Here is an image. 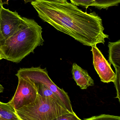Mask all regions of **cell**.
I'll return each instance as SVG.
<instances>
[{"mask_svg":"<svg viewBox=\"0 0 120 120\" xmlns=\"http://www.w3.org/2000/svg\"><path fill=\"white\" fill-rule=\"evenodd\" d=\"M81 120L76 114L69 113L62 115L57 118L56 120Z\"/></svg>","mask_w":120,"mask_h":120,"instance_id":"obj_15","label":"cell"},{"mask_svg":"<svg viewBox=\"0 0 120 120\" xmlns=\"http://www.w3.org/2000/svg\"><path fill=\"white\" fill-rule=\"evenodd\" d=\"M19 30L1 46L4 59L19 63L38 46L43 45L41 26L35 20L23 17Z\"/></svg>","mask_w":120,"mask_h":120,"instance_id":"obj_2","label":"cell"},{"mask_svg":"<svg viewBox=\"0 0 120 120\" xmlns=\"http://www.w3.org/2000/svg\"><path fill=\"white\" fill-rule=\"evenodd\" d=\"M43 1L48 2H53L59 3H67L68 2L67 0H42Z\"/></svg>","mask_w":120,"mask_h":120,"instance_id":"obj_18","label":"cell"},{"mask_svg":"<svg viewBox=\"0 0 120 120\" xmlns=\"http://www.w3.org/2000/svg\"><path fill=\"white\" fill-rule=\"evenodd\" d=\"M18 85L12 99L8 102L15 110L33 103L38 94V88L33 82L27 78L19 76Z\"/></svg>","mask_w":120,"mask_h":120,"instance_id":"obj_5","label":"cell"},{"mask_svg":"<svg viewBox=\"0 0 120 120\" xmlns=\"http://www.w3.org/2000/svg\"><path fill=\"white\" fill-rule=\"evenodd\" d=\"M15 111L19 120H56L62 115L71 113L66 107L38 93L34 102Z\"/></svg>","mask_w":120,"mask_h":120,"instance_id":"obj_3","label":"cell"},{"mask_svg":"<svg viewBox=\"0 0 120 120\" xmlns=\"http://www.w3.org/2000/svg\"><path fill=\"white\" fill-rule=\"evenodd\" d=\"M3 59H4V55H3L2 51L1 46L0 45V60H1Z\"/></svg>","mask_w":120,"mask_h":120,"instance_id":"obj_19","label":"cell"},{"mask_svg":"<svg viewBox=\"0 0 120 120\" xmlns=\"http://www.w3.org/2000/svg\"><path fill=\"white\" fill-rule=\"evenodd\" d=\"M35 84L38 88V94L41 95L44 97L49 98L59 105L66 107L61 99L45 85L40 83Z\"/></svg>","mask_w":120,"mask_h":120,"instance_id":"obj_10","label":"cell"},{"mask_svg":"<svg viewBox=\"0 0 120 120\" xmlns=\"http://www.w3.org/2000/svg\"><path fill=\"white\" fill-rule=\"evenodd\" d=\"M3 5L0 2V12H1V9H2V8L3 7ZM4 43L5 41L4 40L3 37L2 35L0 29V45L1 46H2L4 44Z\"/></svg>","mask_w":120,"mask_h":120,"instance_id":"obj_16","label":"cell"},{"mask_svg":"<svg viewBox=\"0 0 120 120\" xmlns=\"http://www.w3.org/2000/svg\"><path fill=\"white\" fill-rule=\"evenodd\" d=\"M120 0H95V7L99 9H106L114 6H118Z\"/></svg>","mask_w":120,"mask_h":120,"instance_id":"obj_12","label":"cell"},{"mask_svg":"<svg viewBox=\"0 0 120 120\" xmlns=\"http://www.w3.org/2000/svg\"><path fill=\"white\" fill-rule=\"evenodd\" d=\"M0 120H19L14 109L8 104L0 101Z\"/></svg>","mask_w":120,"mask_h":120,"instance_id":"obj_11","label":"cell"},{"mask_svg":"<svg viewBox=\"0 0 120 120\" xmlns=\"http://www.w3.org/2000/svg\"><path fill=\"white\" fill-rule=\"evenodd\" d=\"M91 51L93 56V65L99 76L101 81L109 83L114 82L116 74L97 45L92 46Z\"/></svg>","mask_w":120,"mask_h":120,"instance_id":"obj_7","label":"cell"},{"mask_svg":"<svg viewBox=\"0 0 120 120\" xmlns=\"http://www.w3.org/2000/svg\"><path fill=\"white\" fill-rule=\"evenodd\" d=\"M31 4L42 20L84 45L92 47L104 44L105 38H109L104 33L101 19L95 12H84L68 2L35 0Z\"/></svg>","mask_w":120,"mask_h":120,"instance_id":"obj_1","label":"cell"},{"mask_svg":"<svg viewBox=\"0 0 120 120\" xmlns=\"http://www.w3.org/2000/svg\"><path fill=\"white\" fill-rule=\"evenodd\" d=\"M16 75L17 77L27 78L35 83H40L44 84L61 99L66 108L71 113L76 114L72 109L67 93L53 82L48 76L46 68L42 69L40 67L21 68L17 71Z\"/></svg>","mask_w":120,"mask_h":120,"instance_id":"obj_4","label":"cell"},{"mask_svg":"<svg viewBox=\"0 0 120 120\" xmlns=\"http://www.w3.org/2000/svg\"><path fill=\"white\" fill-rule=\"evenodd\" d=\"M23 21V17L16 11L12 12L2 8L0 14V29L5 42L17 32Z\"/></svg>","mask_w":120,"mask_h":120,"instance_id":"obj_6","label":"cell"},{"mask_svg":"<svg viewBox=\"0 0 120 120\" xmlns=\"http://www.w3.org/2000/svg\"><path fill=\"white\" fill-rule=\"evenodd\" d=\"M71 73L77 85L82 90L87 89L89 86L94 85L92 79L88 74L87 71L84 70L76 63H73Z\"/></svg>","mask_w":120,"mask_h":120,"instance_id":"obj_8","label":"cell"},{"mask_svg":"<svg viewBox=\"0 0 120 120\" xmlns=\"http://www.w3.org/2000/svg\"><path fill=\"white\" fill-rule=\"evenodd\" d=\"M10 0H0V2L3 5L4 4L8 5V2ZM25 4L28 3V2H32L35 0H24Z\"/></svg>","mask_w":120,"mask_h":120,"instance_id":"obj_17","label":"cell"},{"mask_svg":"<svg viewBox=\"0 0 120 120\" xmlns=\"http://www.w3.org/2000/svg\"><path fill=\"white\" fill-rule=\"evenodd\" d=\"M71 2L76 6H81L87 9L90 6L93 7L95 0H70Z\"/></svg>","mask_w":120,"mask_h":120,"instance_id":"obj_13","label":"cell"},{"mask_svg":"<svg viewBox=\"0 0 120 120\" xmlns=\"http://www.w3.org/2000/svg\"><path fill=\"white\" fill-rule=\"evenodd\" d=\"M4 87L0 83V93L3 92V91H4Z\"/></svg>","mask_w":120,"mask_h":120,"instance_id":"obj_20","label":"cell"},{"mask_svg":"<svg viewBox=\"0 0 120 120\" xmlns=\"http://www.w3.org/2000/svg\"><path fill=\"white\" fill-rule=\"evenodd\" d=\"M109 61L115 68L116 78H120V40L109 42Z\"/></svg>","mask_w":120,"mask_h":120,"instance_id":"obj_9","label":"cell"},{"mask_svg":"<svg viewBox=\"0 0 120 120\" xmlns=\"http://www.w3.org/2000/svg\"><path fill=\"white\" fill-rule=\"evenodd\" d=\"M84 119L86 120H120V116L104 114L92 116L88 118Z\"/></svg>","mask_w":120,"mask_h":120,"instance_id":"obj_14","label":"cell"}]
</instances>
